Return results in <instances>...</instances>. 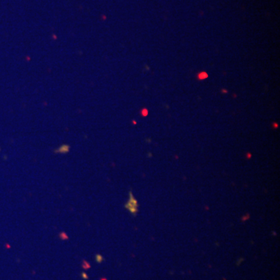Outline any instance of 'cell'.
I'll return each instance as SVG.
<instances>
[{"label": "cell", "instance_id": "obj_4", "mask_svg": "<svg viewBox=\"0 0 280 280\" xmlns=\"http://www.w3.org/2000/svg\"><path fill=\"white\" fill-rule=\"evenodd\" d=\"M207 77V75H205V76H204V75H202V73H201L200 74V78L201 79H204V78H206Z\"/></svg>", "mask_w": 280, "mask_h": 280}, {"label": "cell", "instance_id": "obj_1", "mask_svg": "<svg viewBox=\"0 0 280 280\" xmlns=\"http://www.w3.org/2000/svg\"><path fill=\"white\" fill-rule=\"evenodd\" d=\"M130 202L127 204L126 205H130L131 207H129L128 209L131 211V212H136L137 211V202L136 200L133 198V196L132 195V194H130Z\"/></svg>", "mask_w": 280, "mask_h": 280}, {"label": "cell", "instance_id": "obj_2", "mask_svg": "<svg viewBox=\"0 0 280 280\" xmlns=\"http://www.w3.org/2000/svg\"><path fill=\"white\" fill-rule=\"evenodd\" d=\"M69 150V147L67 145H63L57 150V152L58 153H68Z\"/></svg>", "mask_w": 280, "mask_h": 280}, {"label": "cell", "instance_id": "obj_3", "mask_svg": "<svg viewBox=\"0 0 280 280\" xmlns=\"http://www.w3.org/2000/svg\"><path fill=\"white\" fill-rule=\"evenodd\" d=\"M59 236L62 240H68L69 239L68 235H67L66 233L64 232V231H63V232H61L60 234H59Z\"/></svg>", "mask_w": 280, "mask_h": 280}]
</instances>
